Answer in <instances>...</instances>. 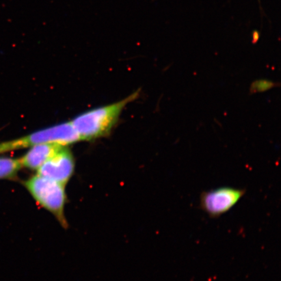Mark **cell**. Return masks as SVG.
<instances>
[{
  "mask_svg": "<svg viewBox=\"0 0 281 281\" xmlns=\"http://www.w3.org/2000/svg\"><path fill=\"white\" fill-rule=\"evenodd\" d=\"M139 92L138 89L122 100L89 110L75 117L70 123L79 140L92 141L108 135L125 106L138 98Z\"/></svg>",
  "mask_w": 281,
  "mask_h": 281,
  "instance_id": "cell-1",
  "label": "cell"
},
{
  "mask_svg": "<svg viewBox=\"0 0 281 281\" xmlns=\"http://www.w3.org/2000/svg\"><path fill=\"white\" fill-rule=\"evenodd\" d=\"M23 185L37 204L52 214L62 227H67L65 214L67 202L66 185L39 174L24 181Z\"/></svg>",
  "mask_w": 281,
  "mask_h": 281,
  "instance_id": "cell-2",
  "label": "cell"
},
{
  "mask_svg": "<svg viewBox=\"0 0 281 281\" xmlns=\"http://www.w3.org/2000/svg\"><path fill=\"white\" fill-rule=\"evenodd\" d=\"M79 141V137L70 122H64L13 140L0 143V154L29 148L41 143H57L68 146Z\"/></svg>",
  "mask_w": 281,
  "mask_h": 281,
  "instance_id": "cell-3",
  "label": "cell"
},
{
  "mask_svg": "<svg viewBox=\"0 0 281 281\" xmlns=\"http://www.w3.org/2000/svg\"><path fill=\"white\" fill-rule=\"evenodd\" d=\"M245 194V189L221 187L203 191L199 200V206L210 217L216 219L227 213Z\"/></svg>",
  "mask_w": 281,
  "mask_h": 281,
  "instance_id": "cell-4",
  "label": "cell"
},
{
  "mask_svg": "<svg viewBox=\"0 0 281 281\" xmlns=\"http://www.w3.org/2000/svg\"><path fill=\"white\" fill-rule=\"evenodd\" d=\"M74 169L72 153L66 146H63L36 171L44 177L66 185L72 178Z\"/></svg>",
  "mask_w": 281,
  "mask_h": 281,
  "instance_id": "cell-5",
  "label": "cell"
},
{
  "mask_svg": "<svg viewBox=\"0 0 281 281\" xmlns=\"http://www.w3.org/2000/svg\"><path fill=\"white\" fill-rule=\"evenodd\" d=\"M65 145L57 143H41L29 148V151L20 158L22 167L37 171L58 151Z\"/></svg>",
  "mask_w": 281,
  "mask_h": 281,
  "instance_id": "cell-6",
  "label": "cell"
},
{
  "mask_svg": "<svg viewBox=\"0 0 281 281\" xmlns=\"http://www.w3.org/2000/svg\"><path fill=\"white\" fill-rule=\"evenodd\" d=\"M22 168L19 158L0 157V180L16 178Z\"/></svg>",
  "mask_w": 281,
  "mask_h": 281,
  "instance_id": "cell-7",
  "label": "cell"
},
{
  "mask_svg": "<svg viewBox=\"0 0 281 281\" xmlns=\"http://www.w3.org/2000/svg\"><path fill=\"white\" fill-rule=\"evenodd\" d=\"M276 85L267 80H258L254 82L251 87V92H264L270 89Z\"/></svg>",
  "mask_w": 281,
  "mask_h": 281,
  "instance_id": "cell-8",
  "label": "cell"
}]
</instances>
